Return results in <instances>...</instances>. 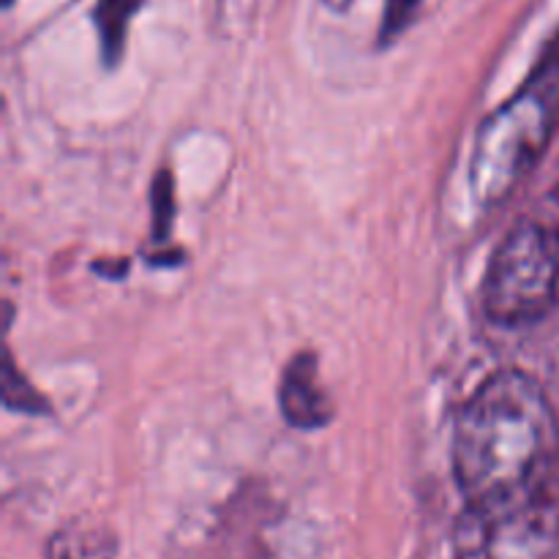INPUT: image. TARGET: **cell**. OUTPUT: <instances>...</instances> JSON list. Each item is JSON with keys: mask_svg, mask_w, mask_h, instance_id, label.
Returning <instances> with one entry per match:
<instances>
[{"mask_svg": "<svg viewBox=\"0 0 559 559\" xmlns=\"http://www.w3.org/2000/svg\"><path fill=\"white\" fill-rule=\"evenodd\" d=\"M559 424L544 388L500 371L469 396L453 431V473L467 508H502L549 495Z\"/></svg>", "mask_w": 559, "mask_h": 559, "instance_id": "cell-1", "label": "cell"}, {"mask_svg": "<svg viewBox=\"0 0 559 559\" xmlns=\"http://www.w3.org/2000/svg\"><path fill=\"white\" fill-rule=\"evenodd\" d=\"M559 118V58L540 66L527 85L480 123L469 186L480 205H500L538 164Z\"/></svg>", "mask_w": 559, "mask_h": 559, "instance_id": "cell-2", "label": "cell"}, {"mask_svg": "<svg viewBox=\"0 0 559 559\" xmlns=\"http://www.w3.org/2000/svg\"><path fill=\"white\" fill-rule=\"evenodd\" d=\"M557 284L555 235L535 222L519 224L489 265L484 287L486 314L500 325L535 322L555 304Z\"/></svg>", "mask_w": 559, "mask_h": 559, "instance_id": "cell-3", "label": "cell"}, {"mask_svg": "<svg viewBox=\"0 0 559 559\" xmlns=\"http://www.w3.org/2000/svg\"><path fill=\"white\" fill-rule=\"evenodd\" d=\"M453 559H557L559 506L549 495L502 508H467Z\"/></svg>", "mask_w": 559, "mask_h": 559, "instance_id": "cell-4", "label": "cell"}, {"mask_svg": "<svg viewBox=\"0 0 559 559\" xmlns=\"http://www.w3.org/2000/svg\"><path fill=\"white\" fill-rule=\"evenodd\" d=\"M278 402H282L284 418L298 429H320L331 420V402L317 377L314 355H298L284 369Z\"/></svg>", "mask_w": 559, "mask_h": 559, "instance_id": "cell-5", "label": "cell"}, {"mask_svg": "<svg viewBox=\"0 0 559 559\" xmlns=\"http://www.w3.org/2000/svg\"><path fill=\"white\" fill-rule=\"evenodd\" d=\"M115 551L118 540L112 530L91 522H76L58 530L47 546L49 559H115Z\"/></svg>", "mask_w": 559, "mask_h": 559, "instance_id": "cell-6", "label": "cell"}, {"mask_svg": "<svg viewBox=\"0 0 559 559\" xmlns=\"http://www.w3.org/2000/svg\"><path fill=\"white\" fill-rule=\"evenodd\" d=\"M140 0H102L96 9V27L102 36L104 58L115 60L123 49L126 27H129L131 14L136 11Z\"/></svg>", "mask_w": 559, "mask_h": 559, "instance_id": "cell-7", "label": "cell"}, {"mask_svg": "<svg viewBox=\"0 0 559 559\" xmlns=\"http://www.w3.org/2000/svg\"><path fill=\"white\" fill-rule=\"evenodd\" d=\"M424 0H388L385 3V14H382V41H391L396 38L404 27L409 25V20L415 16V11L420 9Z\"/></svg>", "mask_w": 559, "mask_h": 559, "instance_id": "cell-8", "label": "cell"}, {"mask_svg": "<svg viewBox=\"0 0 559 559\" xmlns=\"http://www.w3.org/2000/svg\"><path fill=\"white\" fill-rule=\"evenodd\" d=\"M325 5H331L333 11H344L353 5V0H325Z\"/></svg>", "mask_w": 559, "mask_h": 559, "instance_id": "cell-9", "label": "cell"}, {"mask_svg": "<svg viewBox=\"0 0 559 559\" xmlns=\"http://www.w3.org/2000/svg\"><path fill=\"white\" fill-rule=\"evenodd\" d=\"M3 3H5V5H11V3H14V0H3Z\"/></svg>", "mask_w": 559, "mask_h": 559, "instance_id": "cell-10", "label": "cell"}]
</instances>
